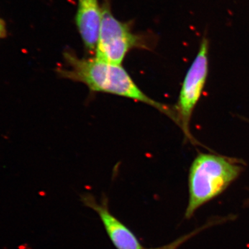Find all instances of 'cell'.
Listing matches in <instances>:
<instances>
[{
    "instance_id": "5",
    "label": "cell",
    "mask_w": 249,
    "mask_h": 249,
    "mask_svg": "<svg viewBox=\"0 0 249 249\" xmlns=\"http://www.w3.org/2000/svg\"><path fill=\"white\" fill-rule=\"evenodd\" d=\"M83 202L97 213L106 232L117 249H143L133 232L109 212L105 201L98 204L90 196H83Z\"/></svg>"
},
{
    "instance_id": "2",
    "label": "cell",
    "mask_w": 249,
    "mask_h": 249,
    "mask_svg": "<svg viewBox=\"0 0 249 249\" xmlns=\"http://www.w3.org/2000/svg\"><path fill=\"white\" fill-rule=\"evenodd\" d=\"M243 170V163L240 160L199 152L190 167L185 218L191 219L201 206L222 194Z\"/></svg>"
},
{
    "instance_id": "1",
    "label": "cell",
    "mask_w": 249,
    "mask_h": 249,
    "mask_svg": "<svg viewBox=\"0 0 249 249\" xmlns=\"http://www.w3.org/2000/svg\"><path fill=\"white\" fill-rule=\"evenodd\" d=\"M64 58L66 65L56 70L61 78L83 83L93 92L111 93L145 103L176 124L174 108L147 96L121 65L109 63L96 57L79 58L71 51H66Z\"/></svg>"
},
{
    "instance_id": "4",
    "label": "cell",
    "mask_w": 249,
    "mask_h": 249,
    "mask_svg": "<svg viewBox=\"0 0 249 249\" xmlns=\"http://www.w3.org/2000/svg\"><path fill=\"white\" fill-rule=\"evenodd\" d=\"M209 40L205 37L201 40L196 58L186 72L178 102L173 107L176 124L182 130L185 138L193 144L196 142L191 134L190 124L209 75Z\"/></svg>"
},
{
    "instance_id": "3",
    "label": "cell",
    "mask_w": 249,
    "mask_h": 249,
    "mask_svg": "<svg viewBox=\"0 0 249 249\" xmlns=\"http://www.w3.org/2000/svg\"><path fill=\"white\" fill-rule=\"evenodd\" d=\"M97 45L95 55L103 61L121 65L129 51L135 48L148 49L143 37L134 34L128 23L116 19L107 0L101 6Z\"/></svg>"
},
{
    "instance_id": "6",
    "label": "cell",
    "mask_w": 249,
    "mask_h": 249,
    "mask_svg": "<svg viewBox=\"0 0 249 249\" xmlns=\"http://www.w3.org/2000/svg\"><path fill=\"white\" fill-rule=\"evenodd\" d=\"M101 11L98 0H78L75 21L83 45L90 53L96 51Z\"/></svg>"
},
{
    "instance_id": "7",
    "label": "cell",
    "mask_w": 249,
    "mask_h": 249,
    "mask_svg": "<svg viewBox=\"0 0 249 249\" xmlns=\"http://www.w3.org/2000/svg\"><path fill=\"white\" fill-rule=\"evenodd\" d=\"M233 218L234 215L211 218L206 224H203L201 227L196 228V229L193 230V231L188 232V233L186 234V235H183L181 236V237H178V239L174 240L173 242H170V243L168 244V245L157 247V248L148 249H178L181 245L186 243L187 241L191 240L193 237L197 235L198 234L206 231V229L213 227H215V226L219 225V224H224V223H226L228 222V221H231L233 219Z\"/></svg>"
},
{
    "instance_id": "9",
    "label": "cell",
    "mask_w": 249,
    "mask_h": 249,
    "mask_svg": "<svg viewBox=\"0 0 249 249\" xmlns=\"http://www.w3.org/2000/svg\"><path fill=\"white\" fill-rule=\"evenodd\" d=\"M247 205L249 206V199H248V200H247Z\"/></svg>"
},
{
    "instance_id": "8",
    "label": "cell",
    "mask_w": 249,
    "mask_h": 249,
    "mask_svg": "<svg viewBox=\"0 0 249 249\" xmlns=\"http://www.w3.org/2000/svg\"><path fill=\"white\" fill-rule=\"evenodd\" d=\"M6 27H5V23L2 19L0 18V38H3L6 36Z\"/></svg>"
}]
</instances>
